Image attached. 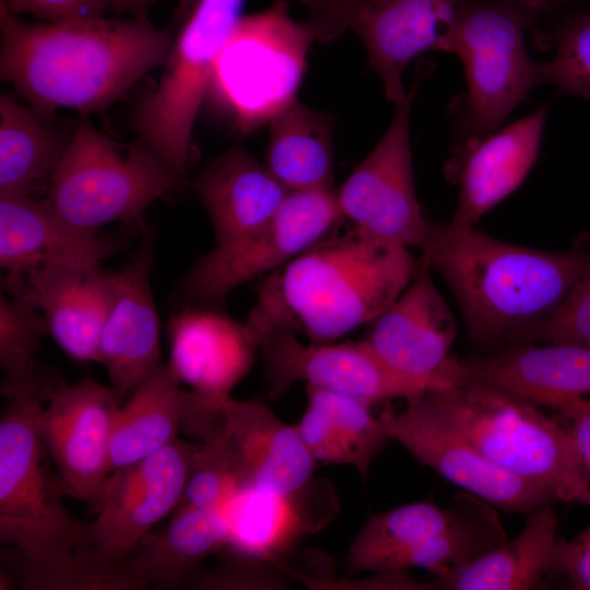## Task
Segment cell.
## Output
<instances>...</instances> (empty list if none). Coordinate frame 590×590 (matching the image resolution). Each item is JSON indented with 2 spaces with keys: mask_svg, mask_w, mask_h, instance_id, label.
<instances>
[{
  "mask_svg": "<svg viewBox=\"0 0 590 590\" xmlns=\"http://www.w3.org/2000/svg\"><path fill=\"white\" fill-rule=\"evenodd\" d=\"M308 409L299 433L317 462L351 465L365 480L375 457L391 440L380 417L365 402L306 386Z\"/></svg>",
  "mask_w": 590,
  "mask_h": 590,
  "instance_id": "83f0119b",
  "label": "cell"
},
{
  "mask_svg": "<svg viewBox=\"0 0 590 590\" xmlns=\"http://www.w3.org/2000/svg\"><path fill=\"white\" fill-rule=\"evenodd\" d=\"M246 323L256 335L271 399L284 396L299 381L356 398L368 405L392 399L406 401L450 386L440 379L413 378L393 370L363 340L303 343L291 329L251 310Z\"/></svg>",
  "mask_w": 590,
  "mask_h": 590,
  "instance_id": "30bf717a",
  "label": "cell"
},
{
  "mask_svg": "<svg viewBox=\"0 0 590 590\" xmlns=\"http://www.w3.org/2000/svg\"><path fill=\"white\" fill-rule=\"evenodd\" d=\"M319 30L320 42L345 31L363 42L386 97L394 105L406 91L405 67L430 50L441 51L449 26L467 0H299Z\"/></svg>",
  "mask_w": 590,
  "mask_h": 590,
  "instance_id": "4fadbf2b",
  "label": "cell"
},
{
  "mask_svg": "<svg viewBox=\"0 0 590 590\" xmlns=\"http://www.w3.org/2000/svg\"><path fill=\"white\" fill-rule=\"evenodd\" d=\"M0 76L48 115L106 109L151 70L174 39L144 17L26 23L0 1Z\"/></svg>",
  "mask_w": 590,
  "mask_h": 590,
  "instance_id": "6da1fadb",
  "label": "cell"
},
{
  "mask_svg": "<svg viewBox=\"0 0 590 590\" xmlns=\"http://www.w3.org/2000/svg\"><path fill=\"white\" fill-rule=\"evenodd\" d=\"M122 401L110 386L56 378L37 417L43 444L66 494L95 511L111 473L110 437Z\"/></svg>",
  "mask_w": 590,
  "mask_h": 590,
  "instance_id": "e0dca14e",
  "label": "cell"
},
{
  "mask_svg": "<svg viewBox=\"0 0 590 590\" xmlns=\"http://www.w3.org/2000/svg\"><path fill=\"white\" fill-rule=\"evenodd\" d=\"M529 35L541 82L590 101V0H546Z\"/></svg>",
  "mask_w": 590,
  "mask_h": 590,
  "instance_id": "d6a6232c",
  "label": "cell"
},
{
  "mask_svg": "<svg viewBox=\"0 0 590 590\" xmlns=\"http://www.w3.org/2000/svg\"><path fill=\"white\" fill-rule=\"evenodd\" d=\"M315 40L318 27L293 20L284 0L240 16L214 66L208 91L213 104L241 134L269 123L296 101Z\"/></svg>",
  "mask_w": 590,
  "mask_h": 590,
  "instance_id": "52a82bcc",
  "label": "cell"
},
{
  "mask_svg": "<svg viewBox=\"0 0 590 590\" xmlns=\"http://www.w3.org/2000/svg\"><path fill=\"white\" fill-rule=\"evenodd\" d=\"M169 365L185 392L182 430L199 441L212 430L222 404L248 374L258 343L253 331L212 308L187 309L168 324Z\"/></svg>",
  "mask_w": 590,
  "mask_h": 590,
  "instance_id": "9a60e30c",
  "label": "cell"
},
{
  "mask_svg": "<svg viewBox=\"0 0 590 590\" xmlns=\"http://www.w3.org/2000/svg\"><path fill=\"white\" fill-rule=\"evenodd\" d=\"M169 363L140 385L118 409L110 437L111 472L177 439L185 416V392Z\"/></svg>",
  "mask_w": 590,
  "mask_h": 590,
  "instance_id": "f546056e",
  "label": "cell"
},
{
  "mask_svg": "<svg viewBox=\"0 0 590 590\" xmlns=\"http://www.w3.org/2000/svg\"><path fill=\"white\" fill-rule=\"evenodd\" d=\"M354 227L327 236L264 276L251 311L329 343L370 324L406 288L420 259Z\"/></svg>",
  "mask_w": 590,
  "mask_h": 590,
  "instance_id": "3957f363",
  "label": "cell"
},
{
  "mask_svg": "<svg viewBox=\"0 0 590 590\" xmlns=\"http://www.w3.org/2000/svg\"><path fill=\"white\" fill-rule=\"evenodd\" d=\"M44 317L47 333L70 357L98 363L104 322L113 304V273L99 267L51 264L33 270L12 292Z\"/></svg>",
  "mask_w": 590,
  "mask_h": 590,
  "instance_id": "d4e9b609",
  "label": "cell"
},
{
  "mask_svg": "<svg viewBox=\"0 0 590 590\" xmlns=\"http://www.w3.org/2000/svg\"><path fill=\"white\" fill-rule=\"evenodd\" d=\"M288 576L276 563L232 553L227 562L213 568L197 569L186 586L194 589H284Z\"/></svg>",
  "mask_w": 590,
  "mask_h": 590,
  "instance_id": "f35d334b",
  "label": "cell"
},
{
  "mask_svg": "<svg viewBox=\"0 0 590 590\" xmlns=\"http://www.w3.org/2000/svg\"><path fill=\"white\" fill-rule=\"evenodd\" d=\"M200 442L176 439L150 456L110 473L87 523L78 555L117 575L126 589L120 565L137 544L176 510Z\"/></svg>",
  "mask_w": 590,
  "mask_h": 590,
  "instance_id": "7c38bea8",
  "label": "cell"
},
{
  "mask_svg": "<svg viewBox=\"0 0 590 590\" xmlns=\"http://www.w3.org/2000/svg\"><path fill=\"white\" fill-rule=\"evenodd\" d=\"M546 0H467L458 9L441 51L456 55L467 91L452 103V152L496 132L509 114L542 84L524 46Z\"/></svg>",
  "mask_w": 590,
  "mask_h": 590,
  "instance_id": "5b68a950",
  "label": "cell"
},
{
  "mask_svg": "<svg viewBox=\"0 0 590 590\" xmlns=\"http://www.w3.org/2000/svg\"><path fill=\"white\" fill-rule=\"evenodd\" d=\"M550 575H564L573 589L590 590V526L569 542L559 539Z\"/></svg>",
  "mask_w": 590,
  "mask_h": 590,
  "instance_id": "60d3db41",
  "label": "cell"
},
{
  "mask_svg": "<svg viewBox=\"0 0 590 590\" xmlns=\"http://www.w3.org/2000/svg\"><path fill=\"white\" fill-rule=\"evenodd\" d=\"M450 503L449 524L429 540L401 556L392 571L423 568L435 577L460 569L507 541L496 508L464 492Z\"/></svg>",
  "mask_w": 590,
  "mask_h": 590,
  "instance_id": "836d02e7",
  "label": "cell"
},
{
  "mask_svg": "<svg viewBox=\"0 0 590 590\" xmlns=\"http://www.w3.org/2000/svg\"><path fill=\"white\" fill-rule=\"evenodd\" d=\"M152 259L153 237L145 232L131 260L113 273L115 295L99 338L98 363L122 402L162 364L160 323L150 284Z\"/></svg>",
  "mask_w": 590,
  "mask_h": 590,
  "instance_id": "44dd1931",
  "label": "cell"
},
{
  "mask_svg": "<svg viewBox=\"0 0 590 590\" xmlns=\"http://www.w3.org/2000/svg\"><path fill=\"white\" fill-rule=\"evenodd\" d=\"M113 243L96 231L76 227L44 200L0 194V264L10 293L35 269L51 264L99 267Z\"/></svg>",
  "mask_w": 590,
  "mask_h": 590,
  "instance_id": "cb8c5ba5",
  "label": "cell"
},
{
  "mask_svg": "<svg viewBox=\"0 0 590 590\" xmlns=\"http://www.w3.org/2000/svg\"><path fill=\"white\" fill-rule=\"evenodd\" d=\"M47 333L43 315L25 298L1 295L0 365L4 373L1 392L9 400L39 399L46 402L57 377L37 363L39 342Z\"/></svg>",
  "mask_w": 590,
  "mask_h": 590,
  "instance_id": "d590c367",
  "label": "cell"
},
{
  "mask_svg": "<svg viewBox=\"0 0 590 590\" xmlns=\"http://www.w3.org/2000/svg\"><path fill=\"white\" fill-rule=\"evenodd\" d=\"M524 343H570L590 347V257L557 310Z\"/></svg>",
  "mask_w": 590,
  "mask_h": 590,
  "instance_id": "74e56055",
  "label": "cell"
},
{
  "mask_svg": "<svg viewBox=\"0 0 590 590\" xmlns=\"http://www.w3.org/2000/svg\"><path fill=\"white\" fill-rule=\"evenodd\" d=\"M8 402L0 421V541L13 551L16 581L28 590H121L114 574L76 553L87 523L66 508L62 483L45 464L37 428L45 401Z\"/></svg>",
  "mask_w": 590,
  "mask_h": 590,
  "instance_id": "277c9868",
  "label": "cell"
},
{
  "mask_svg": "<svg viewBox=\"0 0 590 590\" xmlns=\"http://www.w3.org/2000/svg\"><path fill=\"white\" fill-rule=\"evenodd\" d=\"M558 410L568 422L566 429L590 476V396L569 402Z\"/></svg>",
  "mask_w": 590,
  "mask_h": 590,
  "instance_id": "b9f144b4",
  "label": "cell"
},
{
  "mask_svg": "<svg viewBox=\"0 0 590 590\" xmlns=\"http://www.w3.org/2000/svg\"><path fill=\"white\" fill-rule=\"evenodd\" d=\"M342 219L333 188L288 191L266 225L200 258L181 281L184 295L202 308L222 306L233 290L280 269Z\"/></svg>",
  "mask_w": 590,
  "mask_h": 590,
  "instance_id": "8fae6325",
  "label": "cell"
},
{
  "mask_svg": "<svg viewBox=\"0 0 590 590\" xmlns=\"http://www.w3.org/2000/svg\"><path fill=\"white\" fill-rule=\"evenodd\" d=\"M80 115L49 182L46 200L70 224L90 231L137 219L179 179L150 146L120 145Z\"/></svg>",
  "mask_w": 590,
  "mask_h": 590,
  "instance_id": "ba28073f",
  "label": "cell"
},
{
  "mask_svg": "<svg viewBox=\"0 0 590 590\" xmlns=\"http://www.w3.org/2000/svg\"><path fill=\"white\" fill-rule=\"evenodd\" d=\"M108 9L116 11H139L155 0H105Z\"/></svg>",
  "mask_w": 590,
  "mask_h": 590,
  "instance_id": "7bdbcfd3",
  "label": "cell"
},
{
  "mask_svg": "<svg viewBox=\"0 0 590 590\" xmlns=\"http://www.w3.org/2000/svg\"><path fill=\"white\" fill-rule=\"evenodd\" d=\"M558 519L552 505L529 514L517 538L504 542L469 565L436 577L434 589L527 590L542 588L550 576Z\"/></svg>",
  "mask_w": 590,
  "mask_h": 590,
  "instance_id": "f1b7e54d",
  "label": "cell"
},
{
  "mask_svg": "<svg viewBox=\"0 0 590 590\" xmlns=\"http://www.w3.org/2000/svg\"><path fill=\"white\" fill-rule=\"evenodd\" d=\"M422 74L396 105L381 139L337 191L342 216L354 228L420 250L432 224L416 197L410 145V116Z\"/></svg>",
  "mask_w": 590,
  "mask_h": 590,
  "instance_id": "5bb4252c",
  "label": "cell"
},
{
  "mask_svg": "<svg viewBox=\"0 0 590 590\" xmlns=\"http://www.w3.org/2000/svg\"><path fill=\"white\" fill-rule=\"evenodd\" d=\"M199 442L178 507L223 509L240 486L216 423Z\"/></svg>",
  "mask_w": 590,
  "mask_h": 590,
  "instance_id": "8d00e7d4",
  "label": "cell"
},
{
  "mask_svg": "<svg viewBox=\"0 0 590 590\" xmlns=\"http://www.w3.org/2000/svg\"><path fill=\"white\" fill-rule=\"evenodd\" d=\"M16 13H28L48 22L85 20L104 16L105 0H0Z\"/></svg>",
  "mask_w": 590,
  "mask_h": 590,
  "instance_id": "ab89813d",
  "label": "cell"
},
{
  "mask_svg": "<svg viewBox=\"0 0 590 590\" xmlns=\"http://www.w3.org/2000/svg\"><path fill=\"white\" fill-rule=\"evenodd\" d=\"M337 498L328 481L312 477L291 493L239 489L223 507L232 553L280 563L296 542L324 527L337 512Z\"/></svg>",
  "mask_w": 590,
  "mask_h": 590,
  "instance_id": "603a6c76",
  "label": "cell"
},
{
  "mask_svg": "<svg viewBox=\"0 0 590 590\" xmlns=\"http://www.w3.org/2000/svg\"><path fill=\"white\" fill-rule=\"evenodd\" d=\"M440 374L451 385L471 384L535 405L560 409L590 396V347L521 343L488 356H449Z\"/></svg>",
  "mask_w": 590,
  "mask_h": 590,
  "instance_id": "ac0fdd59",
  "label": "cell"
},
{
  "mask_svg": "<svg viewBox=\"0 0 590 590\" xmlns=\"http://www.w3.org/2000/svg\"><path fill=\"white\" fill-rule=\"evenodd\" d=\"M423 397L495 464L543 486L557 502L590 506V476L568 430L535 404L471 384L432 389Z\"/></svg>",
  "mask_w": 590,
  "mask_h": 590,
  "instance_id": "8992f818",
  "label": "cell"
},
{
  "mask_svg": "<svg viewBox=\"0 0 590 590\" xmlns=\"http://www.w3.org/2000/svg\"><path fill=\"white\" fill-rule=\"evenodd\" d=\"M452 516L450 502L440 508L427 500L369 516L349 547L345 574L391 571L401 556L442 531Z\"/></svg>",
  "mask_w": 590,
  "mask_h": 590,
  "instance_id": "e575fe53",
  "label": "cell"
},
{
  "mask_svg": "<svg viewBox=\"0 0 590 590\" xmlns=\"http://www.w3.org/2000/svg\"><path fill=\"white\" fill-rule=\"evenodd\" d=\"M222 508L178 507L163 529L149 532L120 565L130 590L186 586L208 556L227 546Z\"/></svg>",
  "mask_w": 590,
  "mask_h": 590,
  "instance_id": "4316f807",
  "label": "cell"
},
{
  "mask_svg": "<svg viewBox=\"0 0 590 590\" xmlns=\"http://www.w3.org/2000/svg\"><path fill=\"white\" fill-rule=\"evenodd\" d=\"M243 1L197 0L173 42L158 84L137 106L133 125L142 143L179 179L217 56L240 17Z\"/></svg>",
  "mask_w": 590,
  "mask_h": 590,
  "instance_id": "9c48e42d",
  "label": "cell"
},
{
  "mask_svg": "<svg viewBox=\"0 0 590 590\" xmlns=\"http://www.w3.org/2000/svg\"><path fill=\"white\" fill-rule=\"evenodd\" d=\"M70 138L43 126L33 113L0 95V194L31 196L49 182Z\"/></svg>",
  "mask_w": 590,
  "mask_h": 590,
  "instance_id": "1f68e13d",
  "label": "cell"
},
{
  "mask_svg": "<svg viewBox=\"0 0 590 590\" xmlns=\"http://www.w3.org/2000/svg\"><path fill=\"white\" fill-rule=\"evenodd\" d=\"M423 394L406 400L404 409L398 413L386 411L380 415L391 440L462 491L496 509L529 515L557 502L543 486L521 479L486 458L444 422Z\"/></svg>",
  "mask_w": 590,
  "mask_h": 590,
  "instance_id": "2e32d148",
  "label": "cell"
},
{
  "mask_svg": "<svg viewBox=\"0 0 590 590\" xmlns=\"http://www.w3.org/2000/svg\"><path fill=\"white\" fill-rule=\"evenodd\" d=\"M430 272L421 257L410 284L370 323L363 341L387 366L402 375L449 384L440 369L458 329Z\"/></svg>",
  "mask_w": 590,
  "mask_h": 590,
  "instance_id": "ffe728a7",
  "label": "cell"
},
{
  "mask_svg": "<svg viewBox=\"0 0 590 590\" xmlns=\"http://www.w3.org/2000/svg\"><path fill=\"white\" fill-rule=\"evenodd\" d=\"M267 166L288 190L333 188V119L295 101L270 122Z\"/></svg>",
  "mask_w": 590,
  "mask_h": 590,
  "instance_id": "4dcf8cb0",
  "label": "cell"
},
{
  "mask_svg": "<svg viewBox=\"0 0 590 590\" xmlns=\"http://www.w3.org/2000/svg\"><path fill=\"white\" fill-rule=\"evenodd\" d=\"M216 245L241 239L266 225L288 190L267 165L235 145L212 158L192 181Z\"/></svg>",
  "mask_w": 590,
  "mask_h": 590,
  "instance_id": "484cf974",
  "label": "cell"
},
{
  "mask_svg": "<svg viewBox=\"0 0 590 590\" xmlns=\"http://www.w3.org/2000/svg\"><path fill=\"white\" fill-rule=\"evenodd\" d=\"M547 109L539 108L512 125L451 153L447 177L460 186L456 211L448 223L455 228L477 222L516 191L539 155Z\"/></svg>",
  "mask_w": 590,
  "mask_h": 590,
  "instance_id": "7402d4cb",
  "label": "cell"
},
{
  "mask_svg": "<svg viewBox=\"0 0 590 590\" xmlns=\"http://www.w3.org/2000/svg\"><path fill=\"white\" fill-rule=\"evenodd\" d=\"M421 251L452 291L472 341L505 349L524 343L557 310L587 264L590 235L552 251L432 223Z\"/></svg>",
  "mask_w": 590,
  "mask_h": 590,
  "instance_id": "7a4b0ae2",
  "label": "cell"
},
{
  "mask_svg": "<svg viewBox=\"0 0 590 590\" xmlns=\"http://www.w3.org/2000/svg\"><path fill=\"white\" fill-rule=\"evenodd\" d=\"M241 488L291 493L314 476L316 461L296 426L282 421L261 398H228L216 422Z\"/></svg>",
  "mask_w": 590,
  "mask_h": 590,
  "instance_id": "d6986e66",
  "label": "cell"
}]
</instances>
